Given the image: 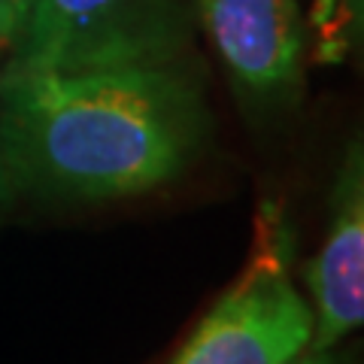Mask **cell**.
<instances>
[{
    "mask_svg": "<svg viewBox=\"0 0 364 364\" xmlns=\"http://www.w3.org/2000/svg\"><path fill=\"white\" fill-rule=\"evenodd\" d=\"M0 58H6V55H4V49H0Z\"/></svg>",
    "mask_w": 364,
    "mask_h": 364,
    "instance_id": "obj_10",
    "label": "cell"
},
{
    "mask_svg": "<svg viewBox=\"0 0 364 364\" xmlns=\"http://www.w3.org/2000/svg\"><path fill=\"white\" fill-rule=\"evenodd\" d=\"M313 340V310L282 258L258 264L195 328L170 364H286Z\"/></svg>",
    "mask_w": 364,
    "mask_h": 364,
    "instance_id": "obj_3",
    "label": "cell"
},
{
    "mask_svg": "<svg viewBox=\"0 0 364 364\" xmlns=\"http://www.w3.org/2000/svg\"><path fill=\"white\" fill-rule=\"evenodd\" d=\"M21 198L18 179L13 173V161L6 152V140H4V122H0V215L6 210H13V203Z\"/></svg>",
    "mask_w": 364,
    "mask_h": 364,
    "instance_id": "obj_7",
    "label": "cell"
},
{
    "mask_svg": "<svg viewBox=\"0 0 364 364\" xmlns=\"http://www.w3.org/2000/svg\"><path fill=\"white\" fill-rule=\"evenodd\" d=\"M337 6H340V0H313V9H310L313 28H318L322 33L331 31L334 18H337Z\"/></svg>",
    "mask_w": 364,
    "mask_h": 364,
    "instance_id": "obj_8",
    "label": "cell"
},
{
    "mask_svg": "<svg viewBox=\"0 0 364 364\" xmlns=\"http://www.w3.org/2000/svg\"><path fill=\"white\" fill-rule=\"evenodd\" d=\"M31 4L33 0H0V49H4L6 61L16 49V40H18L21 28H25Z\"/></svg>",
    "mask_w": 364,
    "mask_h": 364,
    "instance_id": "obj_6",
    "label": "cell"
},
{
    "mask_svg": "<svg viewBox=\"0 0 364 364\" xmlns=\"http://www.w3.org/2000/svg\"><path fill=\"white\" fill-rule=\"evenodd\" d=\"M186 40L182 0H33L0 79L173 64Z\"/></svg>",
    "mask_w": 364,
    "mask_h": 364,
    "instance_id": "obj_2",
    "label": "cell"
},
{
    "mask_svg": "<svg viewBox=\"0 0 364 364\" xmlns=\"http://www.w3.org/2000/svg\"><path fill=\"white\" fill-rule=\"evenodd\" d=\"M313 291L310 349H334L364 318V170L355 143L340 167L325 243L306 267Z\"/></svg>",
    "mask_w": 364,
    "mask_h": 364,
    "instance_id": "obj_5",
    "label": "cell"
},
{
    "mask_svg": "<svg viewBox=\"0 0 364 364\" xmlns=\"http://www.w3.org/2000/svg\"><path fill=\"white\" fill-rule=\"evenodd\" d=\"M215 52L249 100L282 104L301 85L298 0H195Z\"/></svg>",
    "mask_w": 364,
    "mask_h": 364,
    "instance_id": "obj_4",
    "label": "cell"
},
{
    "mask_svg": "<svg viewBox=\"0 0 364 364\" xmlns=\"http://www.w3.org/2000/svg\"><path fill=\"white\" fill-rule=\"evenodd\" d=\"M0 122L21 195L112 200L182 176L207 107L182 64L0 79Z\"/></svg>",
    "mask_w": 364,
    "mask_h": 364,
    "instance_id": "obj_1",
    "label": "cell"
},
{
    "mask_svg": "<svg viewBox=\"0 0 364 364\" xmlns=\"http://www.w3.org/2000/svg\"><path fill=\"white\" fill-rule=\"evenodd\" d=\"M286 364H346V361L340 358L334 349H310L306 346L304 352H298V355Z\"/></svg>",
    "mask_w": 364,
    "mask_h": 364,
    "instance_id": "obj_9",
    "label": "cell"
}]
</instances>
